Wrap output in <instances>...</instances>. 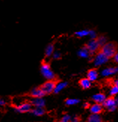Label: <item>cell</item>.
<instances>
[{"instance_id": "obj_2", "label": "cell", "mask_w": 118, "mask_h": 122, "mask_svg": "<svg viewBox=\"0 0 118 122\" xmlns=\"http://www.w3.org/2000/svg\"><path fill=\"white\" fill-rule=\"evenodd\" d=\"M40 73L44 78L48 80H53L55 79V75L51 70L50 66L46 63H44L40 67Z\"/></svg>"}, {"instance_id": "obj_17", "label": "cell", "mask_w": 118, "mask_h": 122, "mask_svg": "<svg viewBox=\"0 0 118 122\" xmlns=\"http://www.w3.org/2000/svg\"><path fill=\"white\" fill-rule=\"evenodd\" d=\"M53 52H54V46H53L52 44H49L46 47V50H45L46 56H47V57L52 56Z\"/></svg>"}, {"instance_id": "obj_21", "label": "cell", "mask_w": 118, "mask_h": 122, "mask_svg": "<svg viewBox=\"0 0 118 122\" xmlns=\"http://www.w3.org/2000/svg\"><path fill=\"white\" fill-rule=\"evenodd\" d=\"M118 93V87L117 86H112L111 89V95L110 96H114Z\"/></svg>"}, {"instance_id": "obj_1", "label": "cell", "mask_w": 118, "mask_h": 122, "mask_svg": "<svg viewBox=\"0 0 118 122\" xmlns=\"http://www.w3.org/2000/svg\"><path fill=\"white\" fill-rule=\"evenodd\" d=\"M108 59H113L118 52V44L116 41H109L101 47L99 50Z\"/></svg>"}, {"instance_id": "obj_26", "label": "cell", "mask_w": 118, "mask_h": 122, "mask_svg": "<svg viewBox=\"0 0 118 122\" xmlns=\"http://www.w3.org/2000/svg\"><path fill=\"white\" fill-rule=\"evenodd\" d=\"M113 61L116 63H118V52H117V54L114 56V57L113 58Z\"/></svg>"}, {"instance_id": "obj_7", "label": "cell", "mask_w": 118, "mask_h": 122, "mask_svg": "<svg viewBox=\"0 0 118 122\" xmlns=\"http://www.w3.org/2000/svg\"><path fill=\"white\" fill-rule=\"evenodd\" d=\"M90 111L93 115H99L104 111V107L102 104L94 103L90 107Z\"/></svg>"}, {"instance_id": "obj_16", "label": "cell", "mask_w": 118, "mask_h": 122, "mask_svg": "<svg viewBox=\"0 0 118 122\" xmlns=\"http://www.w3.org/2000/svg\"><path fill=\"white\" fill-rule=\"evenodd\" d=\"M31 112L34 116H42L45 113V110L44 108H34L31 109Z\"/></svg>"}, {"instance_id": "obj_18", "label": "cell", "mask_w": 118, "mask_h": 122, "mask_svg": "<svg viewBox=\"0 0 118 122\" xmlns=\"http://www.w3.org/2000/svg\"><path fill=\"white\" fill-rule=\"evenodd\" d=\"M79 56H81L82 58H88L90 56V53H89V52L88 51V50L85 48V46H84V47H83V48H82L81 50H79Z\"/></svg>"}, {"instance_id": "obj_20", "label": "cell", "mask_w": 118, "mask_h": 122, "mask_svg": "<svg viewBox=\"0 0 118 122\" xmlns=\"http://www.w3.org/2000/svg\"><path fill=\"white\" fill-rule=\"evenodd\" d=\"M76 35L78 36V37H80V38H82V37H84L88 35H89V31H87V30H82V31H79L78 32L76 33Z\"/></svg>"}, {"instance_id": "obj_9", "label": "cell", "mask_w": 118, "mask_h": 122, "mask_svg": "<svg viewBox=\"0 0 118 122\" xmlns=\"http://www.w3.org/2000/svg\"><path fill=\"white\" fill-rule=\"evenodd\" d=\"M31 106L34 107V108H44L45 107L46 101L43 97L34 98L31 101Z\"/></svg>"}, {"instance_id": "obj_3", "label": "cell", "mask_w": 118, "mask_h": 122, "mask_svg": "<svg viewBox=\"0 0 118 122\" xmlns=\"http://www.w3.org/2000/svg\"><path fill=\"white\" fill-rule=\"evenodd\" d=\"M85 48L88 50L90 54H92L94 53V52H96L97 51L99 52L101 49V46L99 44V42L96 38L94 39H91L85 46Z\"/></svg>"}, {"instance_id": "obj_28", "label": "cell", "mask_w": 118, "mask_h": 122, "mask_svg": "<svg viewBox=\"0 0 118 122\" xmlns=\"http://www.w3.org/2000/svg\"><path fill=\"white\" fill-rule=\"evenodd\" d=\"M117 86L118 87V79H116L113 82V85H112V86Z\"/></svg>"}, {"instance_id": "obj_29", "label": "cell", "mask_w": 118, "mask_h": 122, "mask_svg": "<svg viewBox=\"0 0 118 122\" xmlns=\"http://www.w3.org/2000/svg\"><path fill=\"white\" fill-rule=\"evenodd\" d=\"M59 122H60V121H59Z\"/></svg>"}, {"instance_id": "obj_14", "label": "cell", "mask_w": 118, "mask_h": 122, "mask_svg": "<svg viewBox=\"0 0 118 122\" xmlns=\"http://www.w3.org/2000/svg\"><path fill=\"white\" fill-rule=\"evenodd\" d=\"M87 122H105V121L99 115L91 114L88 118Z\"/></svg>"}, {"instance_id": "obj_8", "label": "cell", "mask_w": 118, "mask_h": 122, "mask_svg": "<svg viewBox=\"0 0 118 122\" xmlns=\"http://www.w3.org/2000/svg\"><path fill=\"white\" fill-rule=\"evenodd\" d=\"M108 59L100 51H99L96 54V57H95V59H94V64L96 66H99L101 65H103V63H105V61H107Z\"/></svg>"}, {"instance_id": "obj_13", "label": "cell", "mask_w": 118, "mask_h": 122, "mask_svg": "<svg viewBox=\"0 0 118 122\" xmlns=\"http://www.w3.org/2000/svg\"><path fill=\"white\" fill-rule=\"evenodd\" d=\"M79 86L82 87L83 89H88L91 86V82L89 80L88 78H83L81 79L79 82Z\"/></svg>"}, {"instance_id": "obj_15", "label": "cell", "mask_w": 118, "mask_h": 122, "mask_svg": "<svg viewBox=\"0 0 118 122\" xmlns=\"http://www.w3.org/2000/svg\"><path fill=\"white\" fill-rule=\"evenodd\" d=\"M67 86V82H60L58 83H56L55 89H54V93H55V94L59 93L61 91H62L64 88H66Z\"/></svg>"}, {"instance_id": "obj_27", "label": "cell", "mask_w": 118, "mask_h": 122, "mask_svg": "<svg viewBox=\"0 0 118 122\" xmlns=\"http://www.w3.org/2000/svg\"><path fill=\"white\" fill-rule=\"evenodd\" d=\"M90 104L88 103H84V109H88V108H90Z\"/></svg>"}, {"instance_id": "obj_4", "label": "cell", "mask_w": 118, "mask_h": 122, "mask_svg": "<svg viewBox=\"0 0 118 122\" xmlns=\"http://www.w3.org/2000/svg\"><path fill=\"white\" fill-rule=\"evenodd\" d=\"M55 82L53 80H48L45 83L42 85V86L40 88L42 89V91L44 92L45 94H51L52 92H54V89L55 87Z\"/></svg>"}, {"instance_id": "obj_25", "label": "cell", "mask_w": 118, "mask_h": 122, "mask_svg": "<svg viewBox=\"0 0 118 122\" xmlns=\"http://www.w3.org/2000/svg\"><path fill=\"white\" fill-rule=\"evenodd\" d=\"M6 104V102H5V100H3L2 98H0V107H2V106H5Z\"/></svg>"}, {"instance_id": "obj_5", "label": "cell", "mask_w": 118, "mask_h": 122, "mask_svg": "<svg viewBox=\"0 0 118 122\" xmlns=\"http://www.w3.org/2000/svg\"><path fill=\"white\" fill-rule=\"evenodd\" d=\"M31 104L28 102H25L23 103H20L17 105V107H15V110L17 111V112L20 113H24V112H27L31 110Z\"/></svg>"}, {"instance_id": "obj_6", "label": "cell", "mask_w": 118, "mask_h": 122, "mask_svg": "<svg viewBox=\"0 0 118 122\" xmlns=\"http://www.w3.org/2000/svg\"><path fill=\"white\" fill-rule=\"evenodd\" d=\"M115 103H116L115 97L109 96L108 97L105 98V101L102 105L103 106L104 108H107V109H108V110H111V109L115 106Z\"/></svg>"}, {"instance_id": "obj_10", "label": "cell", "mask_w": 118, "mask_h": 122, "mask_svg": "<svg viewBox=\"0 0 118 122\" xmlns=\"http://www.w3.org/2000/svg\"><path fill=\"white\" fill-rule=\"evenodd\" d=\"M98 71L96 68H92L90 69L87 73V78L89 79L90 82H93L96 80L98 78Z\"/></svg>"}, {"instance_id": "obj_23", "label": "cell", "mask_w": 118, "mask_h": 122, "mask_svg": "<svg viewBox=\"0 0 118 122\" xmlns=\"http://www.w3.org/2000/svg\"><path fill=\"white\" fill-rule=\"evenodd\" d=\"M52 56L54 59H59L61 58V53L58 52H54Z\"/></svg>"}, {"instance_id": "obj_22", "label": "cell", "mask_w": 118, "mask_h": 122, "mask_svg": "<svg viewBox=\"0 0 118 122\" xmlns=\"http://www.w3.org/2000/svg\"><path fill=\"white\" fill-rule=\"evenodd\" d=\"M70 119H71V117L69 115H64L62 117L60 122H69Z\"/></svg>"}, {"instance_id": "obj_24", "label": "cell", "mask_w": 118, "mask_h": 122, "mask_svg": "<svg viewBox=\"0 0 118 122\" xmlns=\"http://www.w3.org/2000/svg\"><path fill=\"white\" fill-rule=\"evenodd\" d=\"M69 122H79V119L78 117L75 116V117H73V118H71Z\"/></svg>"}, {"instance_id": "obj_11", "label": "cell", "mask_w": 118, "mask_h": 122, "mask_svg": "<svg viewBox=\"0 0 118 122\" xmlns=\"http://www.w3.org/2000/svg\"><path fill=\"white\" fill-rule=\"evenodd\" d=\"M105 98H106V96H105V94L103 93L96 94L92 97V100L94 101V103H98V104H103V102L105 101Z\"/></svg>"}, {"instance_id": "obj_12", "label": "cell", "mask_w": 118, "mask_h": 122, "mask_svg": "<svg viewBox=\"0 0 118 122\" xmlns=\"http://www.w3.org/2000/svg\"><path fill=\"white\" fill-rule=\"evenodd\" d=\"M31 95L34 98H41L45 95L44 92L42 91L40 88H34L31 90Z\"/></svg>"}, {"instance_id": "obj_19", "label": "cell", "mask_w": 118, "mask_h": 122, "mask_svg": "<svg viewBox=\"0 0 118 122\" xmlns=\"http://www.w3.org/2000/svg\"><path fill=\"white\" fill-rule=\"evenodd\" d=\"M79 103V100L78 99H67L66 100L65 103L67 106H73V105H76Z\"/></svg>"}]
</instances>
